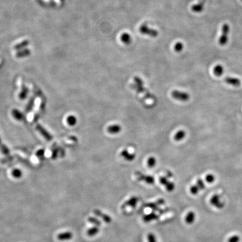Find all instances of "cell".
I'll return each instance as SVG.
<instances>
[{"mask_svg":"<svg viewBox=\"0 0 242 242\" xmlns=\"http://www.w3.org/2000/svg\"><path fill=\"white\" fill-rule=\"evenodd\" d=\"M73 237V234L70 231H65L57 235V239L61 241H69Z\"/></svg>","mask_w":242,"mask_h":242,"instance_id":"obj_7","label":"cell"},{"mask_svg":"<svg viewBox=\"0 0 242 242\" xmlns=\"http://www.w3.org/2000/svg\"><path fill=\"white\" fill-rule=\"evenodd\" d=\"M225 82L229 85L234 87H238L241 84V80L234 77H226L225 79Z\"/></svg>","mask_w":242,"mask_h":242,"instance_id":"obj_5","label":"cell"},{"mask_svg":"<svg viewBox=\"0 0 242 242\" xmlns=\"http://www.w3.org/2000/svg\"><path fill=\"white\" fill-rule=\"evenodd\" d=\"M122 130V127L120 124H113L109 126L107 128L108 132L110 134H117Z\"/></svg>","mask_w":242,"mask_h":242,"instance_id":"obj_9","label":"cell"},{"mask_svg":"<svg viewBox=\"0 0 242 242\" xmlns=\"http://www.w3.org/2000/svg\"><path fill=\"white\" fill-rule=\"evenodd\" d=\"M88 221L90 223H92L93 224H94V225H95V226H101V224H102L101 223V222L99 220H98V219H97L96 218H94V217H90V218H88Z\"/></svg>","mask_w":242,"mask_h":242,"instance_id":"obj_19","label":"cell"},{"mask_svg":"<svg viewBox=\"0 0 242 242\" xmlns=\"http://www.w3.org/2000/svg\"><path fill=\"white\" fill-rule=\"evenodd\" d=\"M68 124L71 126H74L77 123V118L74 116H69L67 119Z\"/></svg>","mask_w":242,"mask_h":242,"instance_id":"obj_20","label":"cell"},{"mask_svg":"<svg viewBox=\"0 0 242 242\" xmlns=\"http://www.w3.org/2000/svg\"><path fill=\"white\" fill-rule=\"evenodd\" d=\"M196 219V214L193 211L188 212L186 217H185V222L188 224H192L193 223Z\"/></svg>","mask_w":242,"mask_h":242,"instance_id":"obj_12","label":"cell"},{"mask_svg":"<svg viewBox=\"0 0 242 242\" xmlns=\"http://www.w3.org/2000/svg\"><path fill=\"white\" fill-rule=\"evenodd\" d=\"M190 193L193 195L197 194L199 193V192L200 191V189L198 188V187H197V186L196 184L190 187Z\"/></svg>","mask_w":242,"mask_h":242,"instance_id":"obj_22","label":"cell"},{"mask_svg":"<svg viewBox=\"0 0 242 242\" xmlns=\"http://www.w3.org/2000/svg\"><path fill=\"white\" fill-rule=\"evenodd\" d=\"M121 155L122 157H123L125 160H127V161H132L134 160L135 157H136V155L134 153H130L127 150L124 149L123 150L121 153Z\"/></svg>","mask_w":242,"mask_h":242,"instance_id":"obj_10","label":"cell"},{"mask_svg":"<svg viewBox=\"0 0 242 242\" xmlns=\"http://www.w3.org/2000/svg\"><path fill=\"white\" fill-rule=\"evenodd\" d=\"M12 175L14 177L16 178H19L22 176V172L18 169H15L13 170L12 172Z\"/></svg>","mask_w":242,"mask_h":242,"instance_id":"obj_26","label":"cell"},{"mask_svg":"<svg viewBox=\"0 0 242 242\" xmlns=\"http://www.w3.org/2000/svg\"><path fill=\"white\" fill-rule=\"evenodd\" d=\"M186 133L185 131L179 130L175 134L174 138L177 141H180L186 137Z\"/></svg>","mask_w":242,"mask_h":242,"instance_id":"obj_14","label":"cell"},{"mask_svg":"<svg viewBox=\"0 0 242 242\" xmlns=\"http://www.w3.org/2000/svg\"><path fill=\"white\" fill-rule=\"evenodd\" d=\"M159 181H160V183L164 186H165L169 182L168 180V178L167 177H161L159 178Z\"/></svg>","mask_w":242,"mask_h":242,"instance_id":"obj_28","label":"cell"},{"mask_svg":"<svg viewBox=\"0 0 242 242\" xmlns=\"http://www.w3.org/2000/svg\"><path fill=\"white\" fill-rule=\"evenodd\" d=\"M158 205H164V203H165V201L163 200V199H162V198H161V199H159L157 201V202H156Z\"/></svg>","mask_w":242,"mask_h":242,"instance_id":"obj_30","label":"cell"},{"mask_svg":"<svg viewBox=\"0 0 242 242\" xmlns=\"http://www.w3.org/2000/svg\"><path fill=\"white\" fill-rule=\"evenodd\" d=\"M147 166L150 168H154L156 164V160L154 157H150L148 159L147 161Z\"/></svg>","mask_w":242,"mask_h":242,"instance_id":"obj_18","label":"cell"},{"mask_svg":"<svg viewBox=\"0 0 242 242\" xmlns=\"http://www.w3.org/2000/svg\"><path fill=\"white\" fill-rule=\"evenodd\" d=\"M166 190L168 192H172L174 188H175V184L174 183L172 182H169L165 186Z\"/></svg>","mask_w":242,"mask_h":242,"instance_id":"obj_24","label":"cell"},{"mask_svg":"<svg viewBox=\"0 0 242 242\" xmlns=\"http://www.w3.org/2000/svg\"><path fill=\"white\" fill-rule=\"evenodd\" d=\"M144 206L146 208H151L155 211H158L160 213H163V212L162 211L163 210L158 207V205L156 203H152V202L147 203L145 204Z\"/></svg>","mask_w":242,"mask_h":242,"instance_id":"obj_17","label":"cell"},{"mask_svg":"<svg viewBox=\"0 0 242 242\" xmlns=\"http://www.w3.org/2000/svg\"><path fill=\"white\" fill-rule=\"evenodd\" d=\"M210 202L211 205L216 208L221 209L224 208V202L222 200L220 196H219L218 194H215L214 196H212L210 198Z\"/></svg>","mask_w":242,"mask_h":242,"instance_id":"obj_3","label":"cell"},{"mask_svg":"<svg viewBox=\"0 0 242 242\" xmlns=\"http://www.w3.org/2000/svg\"><path fill=\"white\" fill-rule=\"evenodd\" d=\"M240 237L238 235H234L231 236L227 240V242H239Z\"/></svg>","mask_w":242,"mask_h":242,"instance_id":"obj_25","label":"cell"},{"mask_svg":"<svg viewBox=\"0 0 242 242\" xmlns=\"http://www.w3.org/2000/svg\"><path fill=\"white\" fill-rule=\"evenodd\" d=\"M136 175L139 181H144L149 184H153L155 182V178L151 175H146L140 172H136Z\"/></svg>","mask_w":242,"mask_h":242,"instance_id":"obj_4","label":"cell"},{"mask_svg":"<svg viewBox=\"0 0 242 242\" xmlns=\"http://www.w3.org/2000/svg\"><path fill=\"white\" fill-rule=\"evenodd\" d=\"M196 184L197 186V187H198V188L200 189V190H203L205 188V183H204V181L201 179H198Z\"/></svg>","mask_w":242,"mask_h":242,"instance_id":"obj_21","label":"cell"},{"mask_svg":"<svg viewBox=\"0 0 242 242\" xmlns=\"http://www.w3.org/2000/svg\"><path fill=\"white\" fill-rule=\"evenodd\" d=\"M204 5L202 2L194 4L191 7L192 11L196 13H200L202 12L204 10Z\"/></svg>","mask_w":242,"mask_h":242,"instance_id":"obj_13","label":"cell"},{"mask_svg":"<svg viewBox=\"0 0 242 242\" xmlns=\"http://www.w3.org/2000/svg\"><path fill=\"white\" fill-rule=\"evenodd\" d=\"M183 47V44L182 43H178L176 44L175 48V50L177 51L180 52V51H181L182 50Z\"/></svg>","mask_w":242,"mask_h":242,"instance_id":"obj_29","label":"cell"},{"mask_svg":"<svg viewBox=\"0 0 242 242\" xmlns=\"http://www.w3.org/2000/svg\"><path fill=\"white\" fill-rule=\"evenodd\" d=\"M138 198L137 197L133 196L123 204V205H122V208H124L126 206L135 208L138 202Z\"/></svg>","mask_w":242,"mask_h":242,"instance_id":"obj_8","label":"cell"},{"mask_svg":"<svg viewBox=\"0 0 242 242\" xmlns=\"http://www.w3.org/2000/svg\"><path fill=\"white\" fill-rule=\"evenodd\" d=\"M222 33L219 39V43L221 46H225L228 41V35L230 32V26L229 24H224L222 27Z\"/></svg>","mask_w":242,"mask_h":242,"instance_id":"obj_1","label":"cell"},{"mask_svg":"<svg viewBox=\"0 0 242 242\" xmlns=\"http://www.w3.org/2000/svg\"><path fill=\"white\" fill-rule=\"evenodd\" d=\"M172 96L175 99L182 102L188 101L190 97L187 93L179 90H174L172 93Z\"/></svg>","mask_w":242,"mask_h":242,"instance_id":"obj_2","label":"cell"},{"mask_svg":"<svg viewBox=\"0 0 242 242\" xmlns=\"http://www.w3.org/2000/svg\"><path fill=\"white\" fill-rule=\"evenodd\" d=\"M213 71L216 76H220L224 73V67L221 65H217L214 67Z\"/></svg>","mask_w":242,"mask_h":242,"instance_id":"obj_15","label":"cell"},{"mask_svg":"<svg viewBox=\"0 0 242 242\" xmlns=\"http://www.w3.org/2000/svg\"><path fill=\"white\" fill-rule=\"evenodd\" d=\"M158 218H159V216L154 212H153L149 214H147L143 216V220L146 223H149L153 220H157Z\"/></svg>","mask_w":242,"mask_h":242,"instance_id":"obj_11","label":"cell"},{"mask_svg":"<svg viewBox=\"0 0 242 242\" xmlns=\"http://www.w3.org/2000/svg\"><path fill=\"white\" fill-rule=\"evenodd\" d=\"M99 232V228L97 226H93L90 229H88L87 231V234L90 237H94L98 234V233Z\"/></svg>","mask_w":242,"mask_h":242,"instance_id":"obj_16","label":"cell"},{"mask_svg":"<svg viewBox=\"0 0 242 242\" xmlns=\"http://www.w3.org/2000/svg\"><path fill=\"white\" fill-rule=\"evenodd\" d=\"M241 1H242V0H241Z\"/></svg>","mask_w":242,"mask_h":242,"instance_id":"obj_31","label":"cell"},{"mask_svg":"<svg viewBox=\"0 0 242 242\" xmlns=\"http://www.w3.org/2000/svg\"><path fill=\"white\" fill-rule=\"evenodd\" d=\"M147 238L148 242H157L156 236L154 233H150L147 235Z\"/></svg>","mask_w":242,"mask_h":242,"instance_id":"obj_27","label":"cell"},{"mask_svg":"<svg viewBox=\"0 0 242 242\" xmlns=\"http://www.w3.org/2000/svg\"><path fill=\"white\" fill-rule=\"evenodd\" d=\"M205 179H206V181L208 183H212L215 181V177L213 174H208L206 176Z\"/></svg>","mask_w":242,"mask_h":242,"instance_id":"obj_23","label":"cell"},{"mask_svg":"<svg viewBox=\"0 0 242 242\" xmlns=\"http://www.w3.org/2000/svg\"><path fill=\"white\" fill-rule=\"evenodd\" d=\"M94 213L98 216L101 218L104 222L106 223H110L112 222V219L107 214H105L104 213H103L101 210H94Z\"/></svg>","mask_w":242,"mask_h":242,"instance_id":"obj_6","label":"cell"}]
</instances>
